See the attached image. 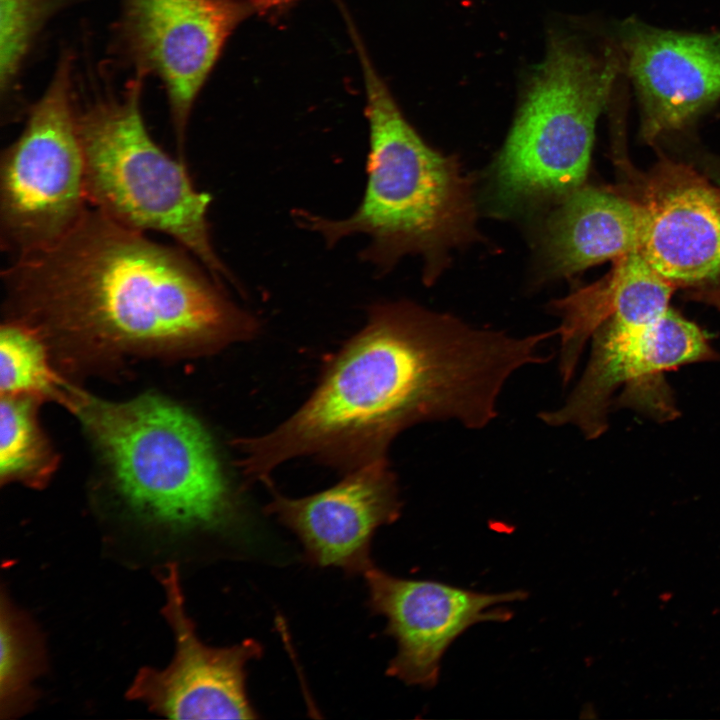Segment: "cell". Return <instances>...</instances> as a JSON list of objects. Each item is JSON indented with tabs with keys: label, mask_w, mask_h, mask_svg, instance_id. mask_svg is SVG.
Instances as JSON below:
<instances>
[{
	"label": "cell",
	"mask_w": 720,
	"mask_h": 720,
	"mask_svg": "<svg viewBox=\"0 0 720 720\" xmlns=\"http://www.w3.org/2000/svg\"><path fill=\"white\" fill-rule=\"evenodd\" d=\"M586 368L565 401L540 414L550 426H573L601 436L618 390V403L666 419L675 410L664 373L717 357L706 333L671 307L645 325L603 321L594 331Z\"/></svg>",
	"instance_id": "cell-8"
},
{
	"label": "cell",
	"mask_w": 720,
	"mask_h": 720,
	"mask_svg": "<svg viewBox=\"0 0 720 720\" xmlns=\"http://www.w3.org/2000/svg\"><path fill=\"white\" fill-rule=\"evenodd\" d=\"M644 224L640 201L608 190L579 187L549 225L547 250L560 274H574L639 250Z\"/></svg>",
	"instance_id": "cell-15"
},
{
	"label": "cell",
	"mask_w": 720,
	"mask_h": 720,
	"mask_svg": "<svg viewBox=\"0 0 720 720\" xmlns=\"http://www.w3.org/2000/svg\"><path fill=\"white\" fill-rule=\"evenodd\" d=\"M622 71L617 45L594 46L566 31L550 34L497 162L504 195L570 194L581 187L597 119Z\"/></svg>",
	"instance_id": "cell-6"
},
{
	"label": "cell",
	"mask_w": 720,
	"mask_h": 720,
	"mask_svg": "<svg viewBox=\"0 0 720 720\" xmlns=\"http://www.w3.org/2000/svg\"><path fill=\"white\" fill-rule=\"evenodd\" d=\"M114 52L133 74L161 82L178 158L188 123L234 30L257 13L252 0H119Z\"/></svg>",
	"instance_id": "cell-9"
},
{
	"label": "cell",
	"mask_w": 720,
	"mask_h": 720,
	"mask_svg": "<svg viewBox=\"0 0 720 720\" xmlns=\"http://www.w3.org/2000/svg\"><path fill=\"white\" fill-rule=\"evenodd\" d=\"M76 55L65 48L0 158V246L11 259L63 238L88 208L77 133Z\"/></svg>",
	"instance_id": "cell-7"
},
{
	"label": "cell",
	"mask_w": 720,
	"mask_h": 720,
	"mask_svg": "<svg viewBox=\"0 0 720 720\" xmlns=\"http://www.w3.org/2000/svg\"><path fill=\"white\" fill-rule=\"evenodd\" d=\"M641 200L639 251L674 286L720 276V189L680 166L662 169Z\"/></svg>",
	"instance_id": "cell-14"
},
{
	"label": "cell",
	"mask_w": 720,
	"mask_h": 720,
	"mask_svg": "<svg viewBox=\"0 0 720 720\" xmlns=\"http://www.w3.org/2000/svg\"><path fill=\"white\" fill-rule=\"evenodd\" d=\"M0 386L2 395L60 396L61 383L49 365L41 333L10 319L0 333Z\"/></svg>",
	"instance_id": "cell-19"
},
{
	"label": "cell",
	"mask_w": 720,
	"mask_h": 720,
	"mask_svg": "<svg viewBox=\"0 0 720 720\" xmlns=\"http://www.w3.org/2000/svg\"><path fill=\"white\" fill-rule=\"evenodd\" d=\"M0 704L2 717L23 712L32 701L31 683L42 670L38 632L2 593Z\"/></svg>",
	"instance_id": "cell-18"
},
{
	"label": "cell",
	"mask_w": 720,
	"mask_h": 720,
	"mask_svg": "<svg viewBox=\"0 0 720 720\" xmlns=\"http://www.w3.org/2000/svg\"><path fill=\"white\" fill-rule=\"evenodd\" d=\"M546 339L474 330L408 304H375L293 415L271 432L235 441L238 465L249 480H267L301 456L350 471L386 457L396 435L414 424L483 428L512 374L548 361Z\"/></svg>",
	"instance_id": "cell-1"
},
{
	"label": "cell",
	"mask_w": 720,
	"mask_h": 720,
	"mask_svg": "<svg viewBox=\"0 0 720 720\" xmlns=\"http://www.w3.org/2000/svg\"><path fill=\"white\" fill-rule=\"evenodd\" d=\"M65 402L136 511L176 527L232 519V491L207 431L191 414L154 395L111 402L69 390Z\"/></svg>",
	"instance_id": "cell-5"
},
{
	"label": "cell",
	"mask_w": 720,
	"mask_h": 720,
	"mask_svg": "<svg viewBox=\"0 0 720 720\" xmlns=\"http://www.w3.org/2000/svg\"><path fill=\"white\" fill-rule=\"evenodd\" d=\"M104 72H93L85 89L78 82L76 122L89 206L133 230L170 236L218 283L236 285L212 243L211 195L198 191L186 163L149 134L141 111L146 78L133 74L116 89Z\"/></svg>",
	"instance_id": "cell-3"
},
{
	"label": "cell",
	"mask_w": 720,
	"mask_h": 720,
	"mask_svg": "<svg viewBox=\"0 0 720 720\" xmlns=\"http://www.w3.org/2000/svg\"><path fill=\"white\" fill-rule=\"evenodd\" d=\"M81 0H0L1 121L26 116L21 94L24 70L48 24Z\"/></svg>",
	"instance_id": "cell-16"
},
{
	"label": "cell",
	"mask_w": 720,
	"mask_h": 720,
	"mask_svg": "<svg viewBox=\"0 0 720 720\" xmlns=\"http://www.w3.org/2000/svg\"><path fill=\"white\" fill-rule=\"evenodd\" d=\"M690 298L709 304L720 310V276L711 282L692 289Z\"/></svg>",
	"instance_id": "cell-20"
},
{
	"label": "cell",
	"mask_w": 720,
	"mask_h": 720,
	"mask_svg": "<svg viewBox=\"0 0 720 720\" xmlns=\"http://www.w3.org/2000/svg\"><path fill=\"white\" fill-rule=\"evenodd\" d=\"M368 606L387 620L385 632L397 652L387 674L407 685L432 688L450 645L468 628L482 622H506L502 605L522 600L524 591L486 593L433 580L404 579L374 566L363 573Z\"/></svg>",
	"instance_id": "cell-11"
},
{
	"label": "cell",
	"mask_w": 720,
	"mask_h": 720,
	"mask_svg": "<svg viewBox=\"0 0 720 720\" xmlns=\"http://www.w3.org/2000/svg\"><path fill=\"white\" fill-rule=\"evenodd\" d=\"M159 578L165 592L161 613L174 635V657L163 669L142 667L126 697L171 719L256 718L246 692V665L262 655V646L252 639L221 648L204 644L185 609L177 564L169 563Z\"/></svg>",
	"instance_id": "cell-10"
},
{
	"label": "cell",
	"mask_w": 720,
	"mask_h": 720,
	"mask_svg": "<svg viewBox=\"0 0 720 720\" xmlns=\"http://www.w3.org/2000/svg\"><path fill=\"white\" fill-rule=\"evenodd\" d=\"M30 395H2L0 406V477L39 488L52 474L56 457L37 424Z\"/></svg>",
	"instance_id": "cell-17"
},
{
	"label": "cell",
	"mask_w": 720,
	"mask_h": 720,
	"mask_svg": "<svg viewBox=\"0 0 720 720\" xmlns=\"http://www.w3.org/2000/svg\"><path fill=\"white\" fill-rule=\"evenodd\" d=\"M299 0H252L260 15L279 16L292 8Z\"/></svg>",
	"instance_id": "cell-21"
},
{
	"label": "cell",
	"mask_w": 720,
	"mask_h": 720,
	"mask_svg": "<svg viewBox=\"0 0 720 720\" xmlns=\"http://www.w3.org/2000/svg\"><path fill=\"white\" fill-rule=\"evenodd\" d=\"M265 510L299 538L312 564L363 574L373 565L375 531L399 518L401 502L395 475L381 457L321 492L301 498L274 493Z\"/></svg>",
	"instance_id": "cell-13"
},
{
	"label": "cell",
	"mask_w": 720,
	"mask_h": 720,
	"mask_svg": "<svg viewBox=\"0 0 720 720\" xmlns=\"http://www.w3.org/2000/svg\"><path fill=\"white\" fill-rule=\"evenodd\" d=\"M617 45L647 142L686 128L720 101V30L675 31L628 19Z\"/></svg>",
	"instance_id": "cell-12"
},
{
	"label": "cell",
	"mask_w": 720,
	"mask_h": 720,
	"mask_svg": "<svg viewBox=\"0 0 720 720\" xmlns=\"http://www.w3.org/2000/svg\"><path fill=\"white\" fill-rule=\"evenodd\" d=\"M362 69L369 128L367 181L357 209L328 219L295 210L302 228L330 247L363 234L370 242L362 260L386 272L405 252L424 249L455 224L464 207L463 185L452 164L431 149L410 125L375 68L353 20L346 23Z\"/></svg>",
	"instance_id": "cell-4"
},
{
	"label": "cell",
	"mask_w": 720,
	"mask_h": 720,
	"mask_svg": "<svg viewBox=\"0 0 720 720\" xmlns=\"http://www.w3.org/2000/svg\"><path fill=\"white\" fill-rule=\"evenodd\" d=\"M14 320L113 348H218L258 320L187 250L155 242L90 207L58 242L1 273Z\"/></svg>",
	"instance_id": "cell-2"
}]
</instances>
